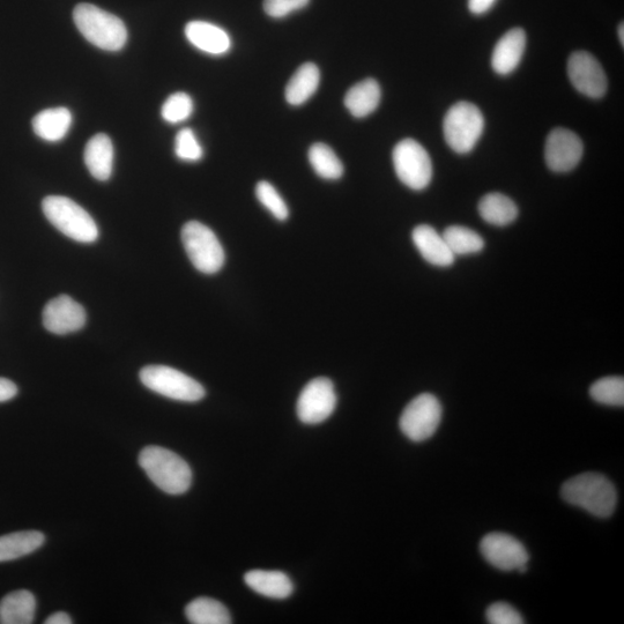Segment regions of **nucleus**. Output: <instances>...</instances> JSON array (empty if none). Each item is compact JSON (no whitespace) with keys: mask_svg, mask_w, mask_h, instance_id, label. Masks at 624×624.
Returning a JSON list of instances; mask_svg holds the SVG:
<instances>
[{"mask_svg":"<svg viewBox=\"0 0 624 624\" xmlns=\"http://www.w3.org/2000/svg\"><path fill=\"white\" fill-rule=\"evenodd\" d=\"M113 141L104 133L95 135L85 148V163L89 173L98 181H108L114 168Z\"/></svg>","mask_w":624,"mask_h":624,"instance_id":"a211bd4d","label":"nucleus"},{"mask_svg":"<svg viewBox=\"0 0 624 624\" xmlns=\"http://www.w3.org/2000/svg\"><path fill=\"white\" fill-rule=\"evenodd\" d=\"M526 48V34L522 28H514L505 33L493 51L492 66L501 76L514 72L522 61Z\"/></svg>","mask_w":624,"mask_h":624,"instance_id":"dca6fc26","label":"nucleus"},{"mask_svg":"<svg viewBox=\"0 0 624 624\" xmlns=\"http://www.w3.org/2000/svg\"><path fill=\"white\" fill-rule=\"evenodd\" d=\"M46 624H72V620L69 614L65 612H57L49 616V618L44 621Z\"/></svg>","mask_w":624,"mask_h":624,"instance_id":"e433bc0d","label":"nucleus"},{"mask_svg":"<svg viewBox=\"0 0 624 624\" xmlns=\"http://www.w3.org/2000/svg\"><path fill=\"white\" fill-rule=\"evenodd\" d=\"M396 174L406 187L421 191L426 189L433 178V162L428 152L418 141L401 140L392 153Z\"/></svg>","mask_w":624,"mask_h":624,"instance_id":"6e6552de","label":"nucleus"},{"mask_svg":"<svg viewBox=\"0 0 624 624\" xmlns=\"http://www.w3.org/2000/svg\"><path fill=\"white\" fill-rule=\"evenodd\" d=\"M561 496L567 503L598 518L611 517L618 505V490L613 482L594 472L579 474L564 482Z\"/></svg>","mask_w":624,"mask_h":624,"instance_id":"f257e3e1","label":"nucleus"},{"mask_svg":"<svg viewBox=\"0 0 624 624\" xmlns=\"http://www.w3.org/2000/svg\"><path fill=\"white\" fill-rule=\"evenodd\" d=\"M583 141L575 132L556 128L549 133L545 146V160L554 173H569L581 162Z\"/></svg>","mask_w":624,"mask_h":624,"instance_id":"ddd939ff","label":"nucleus"},{"mask_svg":"<svg viewBox=\"0 0 624 624\" xmlns=\"http://www.w3.org/2000/svg\"><path fill=\"white\" fill-rule=\"evenodd\" d=\"M309 3L310 0H264V11L271 18L282 19L303 10Z\"/></svg>","mask_w":624,"mask_h":624,"instance_id":"473e14b6","label":"nucleus"},{"mask_svg":"<svg viewBox=\"0 0 624 624\" xmlns=\"http://www.w3.org/2000/svg\"><path fill=\"white\" fill-rule=\"evenodd\" d=\"M321 83V72L314 63H306L299 70L286 87V100L291 106L299 107L312 98Z\"/></svg>","mask_w":624,"mask_h":624,"instance_id":"5701e85b","label":"nucleus"},{"mask_svg":"<svg viewBox=\"0 0 624 624\" xmlns=\"http://www.w3.org/2000/svg\"><path fill=\"white\" fill-rule=\"evenodd\" d=\"M337 395L329 378L318 377L306 385L297 400L296 412L306 425H318L332 415Z\"/></svg>","mask_w":624,"mask_h":624,"instance_id":"9b49d317","label":"nucleus"},{"mask_svg":"<svg viewBox=\"0 0 624 624\" xmlns=\"http://www.w3.org/2000/svg\"><path fill=\"white\" fill-rule=\"evenodd\" d=\"M481 218L488 224L505 227L518 217V207L514 200L499 192L488 193L479 203Z\"/></svg>","mask_w":624,"mask_h":624,"instance_id":"393cba45","label":"nucleus"},{"mask_svg":"<svg viewBox=\"0 0 624 624\" xmlns=\"http://www.w3.org/2000/svg\"><path fill=\"white\" fill-rule=\"evenodd\" d=\"M193 113V101L187 93L178 92L170 95L163 103L161 115L169 124H178L189 120Z\"/></svg>","mask_w":624,"mask_h":624,"instance_id":"c756f323","label":"nucleus"},{"mask_svg":"<svg viewBox=\"0 0 624 624\" xmlns=\"http://www.w3.org/2000/svg\"><path fill=\"white\" fill-rule=\"evenodd\" d=\"M568 76L577 91L591 99H601L608 81L603 66L588 51H576L568 59Z\"/></svg>","mask_w":624,"mask_h":624,"instance_id":"f8f14e48","label":"nucleus"},{"mask_svg":"<svg viewBox=\"0 0 624 624\" xmlns=\"http://www.w3.org/2000/svg\"><path fill=\"white\" fill-rule=\"evenodd\" d=\"M308 158L312 169L324 180H339L344 175L343 162H341L332 148L326 144L317 143L312 145Z\"/></svg>","mask_w":624,"mask_h":624,"instance_id":"bb28decb","label":"nucleus"},{"mask_svg":"<svg viewBox=\"0 0 624 624\" xmlns=\"http://www.w3.org/2000/svg\"><path fill=\"white\" fill-rule=\"evenodd\" d=\"M42 210L50 224L70 239L80 243H93L98 240V225L91 215L72 199L49 196L44 198Z\"/></svg>","mask_w":624,"mask_h":624,"instance_id":"20e7f679","label":"nucleus"},{"mask_svg":"<svg viewBox=\"0 0 624 624\" xmlns=\"http://www.w3.org/2000/svg\"><path fill=\"white\" fill-rule=\"evenodd\" d=\"M139 465L153 484L170 495L187 493L192 484V471L177 453L166 448L146 447L139 455Z\"/></svg>","mask_w":624,"mask_h":624,"instance_id":"f03ea898","label":"nucleus"},{"mask_svg":"<svg viewBox=\"0 0 624 624\" xmlns=\"http://www.w3.org/2000/svg\"><path fill=\"white\" fill-rule=\"evenodd\" d=\"M485 118L471 102H458L444 117V138L452 151L467 154L473 151L484 132Z\"/></svg>","mask_w":624,"mask_h":624,"instance_id":"39448f33","label":"nucleus"},{"mask_svg":"<svg viewBox=\"0 0 624 624\" xmlns=\"http://www.w3.org/2000/svg\"><path fill=\"white\" fill-rule=\"evenodd\" d=\"M486 618L492 624H522L525 622L517 609L507 603L490 605L486 612Z\"/></svg>","mask_w":624,"mask_h":624,"instance_id":"72a5a7b5","label":"nucleus"},{"mask_svg":"<svg viewBox=\"0 0 624 624\" xmlns=\"http://www.w3.org/2000/svg\"><path fill=\"white\" fill-rule=\"evenodd\" d=\"M185 36L193 47L212 56L226 55L232 49V39L221 27L206 21H191Z\"/></svg>","mask_w":624,"mask_h":624,"instance_id":"2eb2a0df","label":"nucleus"},{"mask_svg":"<svg viewBox=\"0 0 624 624\" xmlns=\"http://www.w3.org/2000/svg\"><path fill=\"white\" fill-rule=\"evenodd\" d=\"M413 242L423 258L429 264L438 267H448L455 263L452 254L443 236L438 234L432 226L421 225L413 230Z\"/></svg>","mask_w":624,"mask_h":624,"instance_id":"f3484780","label":"nucleus"},{"mask_svg":"<svg viewBox=\"0 0 624 624\" xmlns=\"http://www.w3.org/2000/svg\"><path fill=\"white\" fill-rule=\"evenodd\" d=\"M87 321L83 306L68 295H59L43 310V325L49 332L64 336L84 328Z\"/></svg>","mask_w":624,"mask_h":624,"instance_id":"4468645a","label":"nucleus"},{"mask_svg":"<svg viewBox=\"0 0 624 624\" xmlns=\"http://www.w3.org/2000/svg\"><path fill=\"white\" fill-rule=\"evenodd\" d=\"M442 415L440 400L430 393H422L405 407L399 426L408 440L415 443L425 442L437 432Z\"/></svg>","mask_w":624,"mask_h":624,"instance_id":"1a4fd4ad","label":"nucleus"},{"mask_svg":"<svg viewBox=\"0 0 624 624\" xmlns=\"http://www.w3.org/2000/svg\"><path fill=\"white\" fill-rule=\"evenodd\" d=\"M481 555L496 569L525 572L530 555L525 546L507 533H489L480 542Z\"/></svg>","mask_w":624,"mask_h":624,"instance_id":"9d476101","label":"nucleus"},{"mask_svg":"<svg viewBox=\"0 0 624 624\" xmlns=\"http://www.w3.org/2000/svg\"><path fill=\"white\" fill-rule=\"evenodd\" d=\"M495 3L496 0H468V9L473 14L481 16V14H485L492 9Z\"/></svg>","mask_w":624,"mask_h":624,"instance_id":"c9c22d12","label":"nucleus"},{"mask_svg":"<svg viewBox=\"0 0 624 624\" xmlns=\"http://www.w3.org/2000/svg\"><path fill=\"white\" fill-rule=\"evenodd\" d=\"M73 20L85 39L102 50H121L128 41L124 22L98 6L79 4L73 11Z\"/></svg>","mask_w":624,"mask_h":624,"instance_id":"7ed1b4c3","label":"nucleus"},{"mask_svg":"<svg viewBox=\"0 0 624 624\" xmlns=\"http://www.w3.org/2000/svg\"><path fill=\"white\" fill-rule=\"evenodd\" d=\"M139 377L147 389L169 399L196 403L206 395L202 384L174 368L147 366L140 370Z\"/></svg>","mask_w":624,"mask_h":624,"instance_id":"0eeeda50","label":"nucleus"},{"mask_svg":"<svg viewBox=\"0 0 624 624\" xmlns=\"http://www.w3.org/2000/svg\"><path fill=\"white\" fill-rule=\"evenodd\" d=\"M623 33H624V25L621 24L619 26V39H620L622 46H624V34Z\"/></svg>","mask_w":624,"mask_h":624,"instance_id":"4c0bfd02","label":"nucleus"},{"mask_svg":"<svg viewBox=\"0 0 624 624\" xmlns=\"http://www.w3.org/2000/svg\"><path fill=\"white\" fill-rule=\"evenodd\" d=\"M182 242L193 266L204 274L218 273L225 264V251L217 235L198 221H190L182 229Z\"/></svg>","mask_w":624,"mask_h":624,"instance_id":"423d86ee","label":"nucleus"},{"mask_svg":"<svg viewBox=\"0 0 624 624\" xmlns=\"http://www.w3.org/2000/svg\"><path fill=\"white\" fill-rule=\"evenodd\" d=\"M442 236L455 256L478 254L485 247L484 239L477 232L463 226H451Z\"/></svg>","mask_w":624,"mask_h":624,"instance_id":"cd10ccee","label":"nucleus"},{"mask_svg":"<svg viewBox=\"0 0 624 624\" xmlns=\"http://www.w3.org/2000/svg\"><path fill=\"white\" fill-rule=\"evenodd\" d=\"M36 600L32 592L14 591L0 601V623L31 624L34 622Z\"/></svg>","mask_w":624,"mask_h":624,"instance_id":"4be33fe9","label":"nucleus"},{"mask_svg":"<svg viewBox=\"0 0 624 624\" xmlns=\"http://www.w3.org/2000/svg\"><path fill=\"white\" fill-rule=\"evenodd\" d=\"M71 124V111L68 108L58 107L37 114L33 120V130L37 137L49 143H56L68 135Z\"/></svg>","mask_w":624,"mask_h":624,"instance_id":"412c9836","label":"nucleus"},{"mask_svg":"<svg viewBox=\"0 0 624 624\" xmlns=\"http://www.w3.org/2000/svg\"><path fill=\"white\" fill-rule=\"evenodd\" d=\"M590 396L599 404L622 407L624 405L623 378L618 376L600 378L592 384Z\"/></svg>","mask_w":624,"mask_h":624,"instance_id":"c85d7f7f","label":"nucleus"},{"mask_svg":"<svg viewBox=\"0 0 624 624\" xmlns=\"http://www.w3.org/2000/svg\"><path fill=\"white\" fill-rule=\"evenodd\" d=\"M382 91L375 79H364L348 89L345 106L356 118L367 117L380 106Z\"/></svg>","mask_w":624,"mask_h":624,"instance_id":"aec40b11","label":"nucleus"},{"mask_svg":"<svg viewBox=\"0 0 624 624\" xmlns=\"http://www.w3.org/2000/svg\"><path fill=\"white\" fill-rule=\"evenodd\" d=\"M46 541L39 531H21L0 537V562L18 560L41 548Z\"/></svg>","mask_w":624,"mask_h":624,"instance_id":"b1692460","label":"nucleus"},{"mask_svg":"<svg viewBox=\"0 0 624 624\" xmlns=\"http://www.w3.org/2000/svg\"><path fill=\"white\" fill-rule=\"evenodd\" d=\"M185 615L193 624H229L232 623L229 611L220 601L211 598H198L185 608Z\"/></svg>","mask_w":624,"mask_h":624,"instance_id":"a878e982","label":"nucleus"},{"mask_svg":"<svg viewBox=\"0 0 624 624\" xmlns=\"http://www.w3.org/2000/svg\"><path fill=\"white\" fill-rule=\"evenodd\" d=\"M175 154L178 159L188 162L202 160L204 151L199 144L195 132L185 128L177 133L175 139Z\"/></svg>","mask_w":624,"mask_h":624,"instance_id":"2f4dec72","label":"nucleus"},{"mask_svg":"<svg viewBox=\"0 0 624 624\" xmlns=\"http://www.w3.org/2000/svg\"><path fill=\"white\" fill-rule=\"evenodd\" d=\"M256 196L259 203L279 221H286L289 217L288 206L280 196V193L269 182L262 181L257 184Z\"/></svg>","mask_w":624,"mask_h":624,"instance_id":"7c9ffc66","label":"nucleus"},{"mask_svg":"<svg viewBox=\"0 0 624 624\" xmlns=\"http://www.w3.org/2000/svg\"><path fill=\"white\" fill-rule=\"evenodd\" d=\"M244 581L251 590L271 599H287L294 590L291 578L281 571L252 570L245 574Z\"/></svg>","mask_w":624,"mask_h":624,"instance_id":"6ab92c4d","label":"nucleus"},{"mask_svg":"<svg viewBox=\"0 0 624 624\" xmlns=\"http://www.w3.org/2000/svg\"><path fill=\"white\" fill-rule=\"evenodd\" d=\"M18 395V386L7 378L0 377V403H5Z\"/></svg>","mask_w":624,"mask_h":624,"instance_id":"f704fd0d","label":"nucleus"}]
</instances>
